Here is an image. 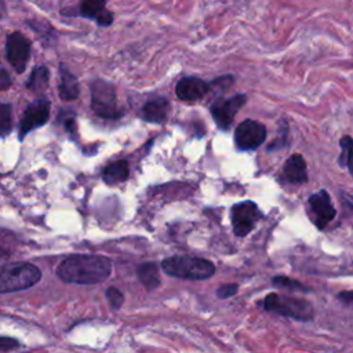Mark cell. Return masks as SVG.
<instances>
[{
  "instance_id": "cell-7",
  "label": "cell",
  "mask_w": 353,
  "mask_h": 353,
  "mask_svg": "<svg viewBox=\"0 0 353 353\" xmlns=\"http://www.w3.org/2000/svg\"><path fill=\"white\" fill-rule=\"evenodd\" d=\"M263 217L264 214L261 212L260 207L252 200L234 204L230 210V219L234 234L238 238L247 236Z\"/></svg>"
},
{
  "instance_id": "cell-15",
  "label": "cell",
  "mask_w": 353,
  "mask_h": 353,
  "mask_svg": "<svg viewBox=\"0 0 353 353\" xmlns=\"http://www.w3.org/2000/svg\"><path fill=\"white\" fill-rule=\"evenodd\" d=\"M282 178L291 185H302L308 182V170L304 158L298 154L290 156L283 166Z\"/></svg>"
},
{
  "instance_id": "cell-12",
  "label": "cell",
  "mask_w": 353,
  "mask_h": 353,
  "mask_svg": "<svg viewBox=\"0 0 353 353\" xmlns=\"http://www.w3.org/2000/svg\"><path fill=\"white\" fill-rule=\"evenodd\" d=\"M309 212L317 229H324L337 215V210L327 191L321 189L309 196Z\"/></svg>"
},
{
  "instance_id": "cell-27",
  "label": "cell",
  "mask_w": 353,
  "mask_h": 353,
  "mask_svg": "<svg viewBox=\"0 0 353 353\" xmlns=\"http://www.w3.org/2000/svg\"><path fill=\"white\" fill-rule=\"evenodd\" d=\"M12 84H13V82H12V77H10L9 72L5 68H2V77H0V88H2L3 91H6Z\"/></svg>"
},
{
  "instance_id": "cell-23",
  "label": "cell",
  "mask_w": 353,
  "mask_h": 353,
  "mask_svg": "<svg viewBox=\"0 0 353 353\" xmlns=\"http://www.w3.org/2000/svg\"><path fill=\"white\" fill-rule=\"evenodd\" d=\"M105 294H106V298H108V301H109V305H110V308H112L113 311H117V309H119V308L123 305V302H125V295H123V293H122L121 290H117L116 287H109Z\"/></svg>"
},
{
  "instance_id": "cell-2",
  "label": "cell",
  "mask_w": 353,
  "mask_h": 353,
  "mask_svg": "<svg viewBox=\"0 0 353 353\" xmlns=\"http://www.w3.org/2000/svg\"><path fill=\"white\" fill-rule=\"evenodd\" d=\"M162 269L173 278L188 280H206L214 276L215 265L204 258L174 256L162 261Z\"/></svg>"
},
{
  "instance_id": "cell-22",
  "label": "cell",
  "mask_w": 353,
  "mask_h": 353,
  "mask_svg": "<svg viewBox=\"0 0 353 353\" xmlns=\"http://www.w3.org/2000/svg\"><path fill=\"white\" fill-rule=\"evenodd\" d=\"M13 129V113H12V105L10 104H2L0 106V133L5 138L12 133Z\"/></svg>"
},
{
  "instance_id": "cell-3",
  "label": "cell",
  "mask_w": 353,
  "mask_h": 353,
  "mask_svg": "<svg viewBox=\"0 0 353 353\" xmlns=\"http://www.w3.org/2000/svg\"><path fill=\"white\" fill-rule=\"evenodd\" d=\"M42 279L40 269L29 263H13L2 267L0 272V293L9 294L28 290Z\"/></svg>"
},
{
  "instance_id": "cell-8",
  "label": "cell",
  "mask_w": 353,
  "mask_h": 353,
  "mask_svg": "<svg viewBox=\"0 0 353 353\" xmlns=\"http://www.w3.org/2000/svg\"><path fill=\"white\" fill-rule=\"evenodd\" d=\"M246 101L247 95L245 94H236L230 98H217L210 106V113L217 127L223 132L230 130L234 117Z\"/></svg>"
},
{
  "instance_id": "cell-19",
  "label": "cell",
  "mask_w": 353,
  "mask_h": 353,
  "mask_svg": "<svg viewBox=\"0 0 353 353\" xmlns=\"http://www.w3.org/2000/svg\"><path fill=\"white\" fill-rule=\"evenodd\" d=\"M137 276L147 290H155L160 286L159 267L155 263H145L137 268Z\"/></svg>"
},
{
  "instance_id": "cell-17",
  "label": "cell",
  "mask_w": 353,
  "mask_h": 353,
  "mask_svg": "<svg viewBox=\"0 0 353 353\" xmlns=\"http://www.w3.org/2000/svg\"><path fill=\"white\" fill-rule=\"evenodd\" d=\"M129 174H130L129 162L125 159H121V160L112 162L104 169L102 180L108 185H117L121 182H125L129 178Z\"/></svg>"
},
{
  "instance_id": "cell-24",
  "label": "cell",
  "mask_w": 353,
  "mask_h": 353,
  "mask_svg": "<svg viewBox=\"0 0 353 353\" xmlns=\"http://www.w3.org/2000/svg\"><path fill=\"white\" fill-rule=\"evenodd\" d=\"M272 284L276 287H283V289H291V290H298V291H309L305 286H302L301 283L289 279L286 276H276L272 279Z\"/></svg>"
},
{
  "instance_id": "cell-6",
  "label": "cell",
  "mask_w": 353,
  "mask_h": 353,
  "mask_svg": "<svg viewBox=\"0 0 353 353\" xmlns=\"http://www.w3.org/2000/svg\"><path fill=\"white\" fill-rule=\"evenodd\" d=\"M60 14L65 19H86L102 28L110 27L114 21V14L106 9V0H79L77 6L65 8Z\"/></svg>"
},
{
  "instance_id": "cell-14",
  "label": "cell",
  "mask_w": 353,
  "mask_h": 353,
  "mask_svg": "<svg viewBox=\"0 0 353 353\" xmlns=\"http://www.w3.org/2000/svg\"><path fill=\"white\" fill-rule=\"evenodd\" d=\"M170 108V101L166 97H156L144 104L141 117L148 123L163 125L169 119Z\"/></svg>"
},
{
  "instance_id": "cell-28",
  "label": "cell",
  "mask_w": 353,
  "mask_h": 353,
  "mask_svg": "<svg viewBox=\"0 0 353 353\" xmlns=\"http://www.w3.org/2000/svg\"><path fill=\"white\" fill-rule=\"evenodd\" d=\"M64 125H65V130H66V133H68V134H71V136H75V133H76L75 117L72 116L71 119H65V121H64Z\"/></svg>"
},
{
  "instance_id": "cell-4",
  "label": "cell",
  "mask_w": 353,
  "mask_h": 353,
  "mask_svg": "<svg viewBox=\"0 0 353 353\" xmlns=\"http://www.w3.org/2000/svg\"><path fill=\"white\" fill-rule=\"evenodd\" d=\"M91 109L106 121H117L125 114L123 108L117 102L116 88L104 79H95L90 83Z\"/></svg>"
},
{
  "instance_id": "cell-26",
  "label": "cell",
  "mask_w": 353,
  "mask_h": 353,
  "mask_svg": "<svg viewBox=\"0 0 353 353\" xmlns=\"http://www.w3.org/2000/svg\"><path fill=\"white\" fill-rule=\"evenodd\" d=\"M20 346H21V343L14 338H8V337L0 338V350L2 352H9V350L17 349Z\"/></svg>"
},
{
  "instance_id": "cell-20",
  "label": "cell",
  "mask_w": 353,
  "mask_h": 353,
  "mask_svg": "<svg viewBox=\"0 0 353 353\" xmlns=\"http://www.w3.org/2000/svg\"><path fill=\"white\" fill-rule=\"evenodd\" d=\"M49 82H50L49 68L46 65H38L34 68L25 86H27V88H29L35 93H39V91H43L47 88Z\"/></svg>"
},
{
  "instance_id": "cell-16",
  "label": "cell",
  "mask_w": 353,
  "mask_h": 353,
  "mask_svg": "<svg viewBox=\"0 0 353 353\" xmlns=\"http://www.w3.org/2000/svg\"><path fill=\"white\" fill-rule=\"evenodd\" d=\"M80 88L77 77L64 65H60V86L58 95L62 101H73L79 97Z\"/></svg>"
},
{
  "instance_id": "cell-21",
  "label": "cell",
  "mask_w": 353,
  "mask_h": 353,
  "mask_svg": "<svg viewBox=\"0 0 353 353\" xmlns=\"http://www.w3.org/2000/svg\"><path fill=\"white\" fill-rule=\"evenodd\" d=\"M341 155L338 163L341 167L348 169L349 174L353 177V138L350 136H345L339 141Z\"/></svg>"
},
{
  "instance_id": "cell-5",
  "label": "cell",
  "mask_w": 353,
  "mask_h": 353,
  "mask_svg": "<svg viewBox=\"0 0 353 353\" xmlns=\"http://www.w3.org/2000/svg\"><path fill=\"white\" fill-rule=\"evenodd\" d=\"M264 309L284 317H291L300 321H308L313 319V306L311 302L302 298H294L280 295L276 293L268 294L264 300Z\"/></svg>"
},
{
  "instance_id": "cell-18",
  "label": "cell",
  "mask_w": 353,
  "mask_h": 353,
  "mask_svg": "<svg viewBox=\"0 0 353 353\" xmlns=\"http://www.w3.org/2000/svg\"><path fill=\"white\" fill-rule=\"evenodd\" d=\"M27 25L36 34L38 39L42 42L43 46L49 47V46H53L57 42V38H58L57 32L53 28V25L49 24L47 21L34 19V20H28Z\"/></svg>"
},
{
  "instance_id": "cell-25",
  "label": "cell",
  "mask_w": 353,
  "mask_h": 353,
  "mask_svg": "<svg viewBox=\"0 0 353 353\" xmlns=\"http://www.w3.org/2000/svg\"><path fill=\"white\" fill-rule=\"evenodd\" d=\"M239 291V286L238 284H223V286H219L218 290H217V297L219 300H226V298H230L233 295H236Z\"/></svg>"
},
{
  "instance_id": "cell-11",
  "label": "cell",
  "mask_w": 353,
  "mask_h": 353,
  "mask_svg": "<svg viewBox=\"0 0 353 353\" xmlns=\"http://www.w3.org/2000/svg\"><path fill=\"white\" fill-rule=\"evenodd\" d=\"M267 140V127L252 119L242 122L234 130V145L239 151H254Z\"/></svg>"
},
{
  "instance_id": "cell-9",
  "label": "cell",
  "mask_w": 353,
  "mask_h": 353,
  "mask_svg": "<svg viewBox=\"0 0 353 353\" xmlns=\"http://www.w3.org/2000/svg\"><path fill=\"white\" fill-rule=\"evenodd\" d=\"M50 101L43 97L36 101H32L24 110V114L20 122L19 138L23 141L32 130L43 127L50 119Z\"/></svg>"
},
{
  "instance_id": "cell-13",
  "label": "cell",
  "mask_w": 353,
  "mask_h": 353,
  "mask_svg": "<svg viewBox=\"0 0 353 353\" xmlns=\"http://www.w3.org/2000/svg\"><path fill=\"white\" fill-rule=\"evenodd\" d=\"M211 84L196 76H185L175 86V95L188 102H195L207 95Z\"/></svg>"
},
{
  "instance_id": "cell-10",
  "label": "cell",
  "mask_w": 353,
  "mask_h": 353,
  "mask_svg": "<svg viewBox=\"0 0 353 353\" xmlns=\"http://www.w3.org/2000/svg\"><path fill=\"white\" fill-rule=\"evenodd\" d=\"M6 58L17 73H24L31 60L32 43L21 32H12L6 38Z\"/></svg>"
},
{
  "instance_id": "cell-1",
  "label": "cell",
  "mask_w": 353,
  "mask_h": 353,
  "mask_svg": "<svg viewBox=\"0 0 353 353\" xmlns=\"http://www.w3.org/2000/svg\"><path fill=\"white\" fill-rule=\"evenodd\" d=\"M110 260L94 254L69 256L57 268V276L62 282L80 286L99 284L110 276Z\"/></svg>"
},
{
  "instance_id": "cell-29",
  "label": "cell",
  "mask_w": 353,
  "mask_h": 353,
  "mask_svg": "<svg viewBox=\"0 0 353 353\" xmlns=\"http://www.w3.org/2000/svg\"><path fill=\"white\" fill-rule=\"evenodd\" d=\"M338 300L345 302V304H349V305H353V291H342L338 294Z\"/></svg>"
}]
</instances>
